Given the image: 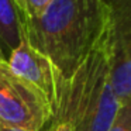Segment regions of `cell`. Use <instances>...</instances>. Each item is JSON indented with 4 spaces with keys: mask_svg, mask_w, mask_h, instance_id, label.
<instances>
[{
    "mask_svg": "<svg viewBox=\"0 0 131 131\" xmlns=\"http://www.w3.org/2000/svg\"><path fill=\"white\" fill-rule=\"evenodd\" d=\"M52 110L42 93L0 61V127L40 131L49 123Z\"/></svg>",
    "mask_w": 131,
    "mask_h": 131,
    "instance_id": "obj_3",
    "label": "cell"
},
{
    "mask_svg": "<svg viewBox=\"0 0 131 131\" xmlns=\"http://www.w3.org/2000/svg\"><path fill=\"white\" fill-rule=\"evenodd\" d=\"M0 61H7L6 55L3 54V51H2V48H0Z\"/></svg>",
    "mask_w": 131,
    "mask_h": 131,
    "instance_id": "obj_11",
    "label": "cell"
},
{
    "mask_svg": "<svg viewBox=\"0 0 131 131\" xmlns=\"http://www.w3.org/2000/svg\"><path fill=\"white\" fill-rule=\"evenodd\" d=\"M7 65L21 79L37 88L48 100L52 110L59 72L51 63V61L30 47L23 38L20 45L7 57Z\"/></svg>",
    "mask_w": 131,
    "mask_h": 131,
    "instance_id": "obj_5",
    "label": "cell"
},
{
    "mask_svg": "<svg viewBox=\"0 0 131 131\" xmlns=\"http://www.w3.org/2000/svg\"><path fill=\"white\" fill-rule=\"evenodd\" d=\"M18 10L20 18L38 17L52 0H13Z\"/></svg>",
    "mask_w": 131,
    "mask_h": 131,
    "instance_id": "obj_7",
    "label": "cell"
},
{
    "mask_svg": "<svg viewBox=\"0 0 131 131\" xmlns=\"http://www.w3.org/2000/svg\"><path fill=\"white\" fill-rule=\"evenodd\" d=\"M0 131H21V130H10V128H4V127H0ZM40 131H47V125Z\"/></svg>",
    "mask_w": 131,
    "mask_h": 131,
    "instance_id": "obj_10",
    "label": "cell"
},
{
    "mask_svg": "<svg viewBox=\"0 0 131 131\" xmlns=\"http://www.w3.org/2000/svg\"><path fill=\"white\" fill-rule=\"evenodd\" d=\"M107 9L103 32L108 76L120 106H131V0H103Z\"/></svg>",
    "mask_w": 131,
    "mask_h": 131,
    "instance_id": "obj_4",
    "label": "cell"
},
{
    "mask_svg": "<svg viewBox=\"0 0 131 131\" xmlns=\"http://www.w3.org/2000/svg\"><path fill=\"white\" fill-rule=\"evenodd\" d=\"M120 107L110 83L102 35L69 79L59 73L49 123H68L75 131H108Z\"/></svg>",
    "mask_w": 131,
    "mask_h": 131,
    "instance_id": "obj_2",
    "label": "cell"
},
{
    "mask_svg": "<svg viewBox=\"0 0 131 131\" xmlns=\"http://www.w3.org/2000/svg\"><path fill=\"white\" fill-rule=\"evenodd\" d=\"M21 40V20L14 2L0 0V48L6 58L20 45Z\"/></svg>",
    "mask_w": 131,
    "mask_h": 131,
    "instance_id": "obj_6",
    "label": "cell"
},
{
    "mask_svg": "<svg viewBox=\"0 0 131 131\" xmlns=\"http://www.w3.org/2000/svg\"><path fill=\"white\" fill-rule=\"evenodd\" d=\"M20 20L28 45L69 79L102 38L107 9L103 0H52L38 17Z\"/></svg>",
    "mask_w": 131,
    "mask_h": 131,
    "instance_id": "obj_1",
    "label": "cell"
},
{
    "mask_svg": "<svg viewBox=\"0 0 131 131\" xmlns=\"http://www.w3.org/2000/svg\"><path fill=\"white\" fill-rule=\"evenodd\" d=\"M47 131H75V128L68 123H48L47 124Z\"/></svg>",
    "mask_w": 131,
    "mask_h": 131,
    "instance_id": "obj_9",
    "label": "cell"
},
{
    "mask_svg": "<svg viewBox=\"0 0 131 131\" xmlns=\"http://www.w3.org/2000/svg\"><path fill=\"white\" fill-rule=\"evenodd\" d=\"M108 131H131V106H121Z\"/></svg>",
    "mask_w": 131,
    "mask_h": 131,
    "instance_id": "obj_8",
    "label": "cell"
}]
</instances>
